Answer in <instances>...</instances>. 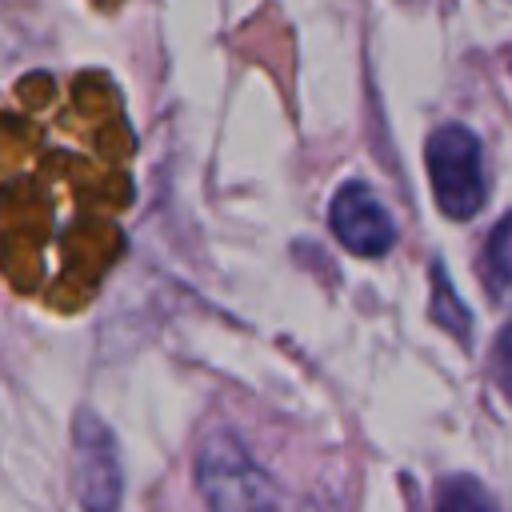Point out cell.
I'll return each mask as SVG.
<instances>
[{"mask_svg": "<svg viewBox=\"0 0 512 512\" xmlns=\"http://www.w3.org/2000/svg\"><path fill=\"white\" fill-rule=\"evenodd\" d=\"M196 488L208 512H280L272 476L256 464L248 444L228 428L204 436L196 452Z\"/></svg>", "mask_w": 512, "mask_h": 512, "instance_id": "1", "label": "cell"}, {"mask_svg": "<svg viewBox=\"0 0 512 512\" xmlns=\"http://www.w3.org/2000/svg\"><path fill=\"white\" fill-rule=\"evenodd\" d=\"M428 180L432 196L452 220H468L484 208L488 180H484V148L472 128L464 124H440L428 136Z\"/></svg>", "mask_w": 512, "mask_h": 512, "instance_id": "2", "label": "cell"}, {"mask_svg": "<svg viewBox=\"0 0 512 512\" xmlns=\"http://www.w3.org/2000/svg\"><path fill=\"white\" fill-rule=\"evenodd\" d=\"M72 488L84 512H120V496H124L120 448L108 424L92 408H80L72 420Z\"/></svg>", "mask_w": 512, "mask_h": 512, "instance_id": "3", "label": "cell"}, {"mask_svg": "<svg viewBox=\"0 0 512 512\" xmlns=\"http://www.w3.org/2000/svg\"><path fill=\"white\" fill-rule=\"evenodd\" d=\"M328 224L336 232V240L356 252V256H384L392 244H396V224L388 216V208L380 204V196L360 184V180H348L332 204H328Z\"/></svg>", "mask_w": 512, "mask_h": 512, "instance_id": "4", "label": "cell"}, {"mask_svg": "<svg viewBox=\"0 0 512 512\" xmlns=\"http://www.w3.org/2000/svg\"><path fill=\"white\" fill-rule=\"evenodd\" d=\"M432 320L440 324V328H448L456 340H468L472 336V316H468V308L460 304V296L452 292V284H448V276H444V264H436L432 268Z\"/></svg>", "mask_w": 512, "mask_h": 512, "instance_id": "5", "label": "cell"}, {"mask_svg": "<svg viewBox=\"0 0 512 512\" xmlns=\"http://www.w3.org/2000/svg\"><path fill=\"white\" fill-rule=\"evenodd\" d=\"M436 512H500V508L476 476H452V480L440 484Z\"/></svg>", "mask_w": 512, "mask_h": 512, "instance_id": "6", "label": "cell"}, {"mask_svg": "<svg viewBox=\"0 0 512 512\" xmlns=\"http://www.w3.org/2000/svg\"><path fill=\"white\" fill-rule=\"evenodd\" d=\"M484 268L500 292H512V212L492 228L488 248H484Z\"/></svg>", "mask_w": 512, "mask_h": 512, "instance_id": "7", "label": "cell"}, {"mask_svg": "<svg viewBox=\"0 0 512 512\" xmlns=\"http://www.w3.org/2000/svg\"><path fill=\"white\" fill-rule=\"evenodd\" d=\"M492 372H496V388H500L504 400L512 404V324L496 336V348H492Z\"/></svg>", "mask_w": 512, "mask_h": 512, "instance_id": "8", "label": "cell"}]
</instances>
